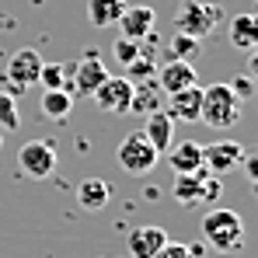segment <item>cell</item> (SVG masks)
Listing matches in <instances>:
<instances>
[{
  "instance_id": "1",
  "label": "cell",
  "mask_w": 258,
  "mask_h": 258,
  "mask_svg": "<svg viewBox=\"0 0 258 258\" xmlns=\"http://www.w3.org/2000/svg\"><path fill=\"white\" fill-rule=\"evenodd\" d=\"M199 230H203V244L220 251V255H230V251L244 248V220L234 210H210L203 216Z\"/></svg>"
},
{
  "instance_id": "2",
  "label": "cell",
  "mask_w": 258,
  "mask_h": 258,
  "mask_svg": "<svg viewBox=\"0 0 258 258\" xmlns=\"http://www.w3.org/2000/svg\"><path fill=\"white\" fill-rule=\"evenodd\" d=\"M241 98L234 94L230 84H210L203 87V112H199V122L213 129H230L241 122Z\"/></svg>"
},
{
  "instance_id": "3",
  "label": "cell",
  "mask_w": 258,
  "mask_h": 258,
  "mask_svg": "<svg viewBox=\"0 0 258 258\" xmlns=\"http://www.w3.org/2000/svg\"><path fill=\"white\" fill-rule=\"evenodd\" d=\"M174 25L185 35L206 39L220 25V4H210V0H181L178 11H174Z\"/></svg>"
},
{
  "instance_id": "4",
  "label": "cell",
  "mask_w": 258,
  "mask_h": 258,
  "mask_svg": "<svg viewBox=\"0 0 258 258\" xmlns=\"http://www.w3.org/2000/svg\"><path fill=\"white\" fill-rule=\"evenodd\" d=\"M119 164H122V171L126 174H147L157 168V161H161V150H154V143L143 136V129H136V133H129L126 140L119 143Z\"/></svg>"
},
{
  "instance_id": "5",
  "label": "cell",
  "mask_w": 258,
  "mask_h": 258,
  "mask_svg": "<svg viewBox=\"0 0 258 258\" xmlns=\"http://www.w3.org/2000/svg\"><path fill=\"white\" fill-rule=\"evenodd\" d=\"M18 168H21L25 178H32V181H45L49 174L56 171V147L49 140H28V143H21Z\"/></svg>"
},
{
  "instance_id": "6",
  "label": "cell",
  "mask_w": 258,
  "mask_h": 258,
  "mask_svg": "<svg viewBox=\"0 0 258 258\" xmlns=\"http://www.w3.org/2000/svg\"><path fill=\"white\" fill-rule=\"evenodd\" d=\"M133 91L136 84L126 81V77H105V84H98V91L91 94L94 98V105L101 108V112H108V115H122L129 112V105H133Z\"/></svg>"
},
{
  "instance_id": "7",
  "label": "cell",
  "mask_w": 258,
  "mask_h": 258,
  "mask_svg": "<svg viewBox=\"0 0 258 258\" xmlns=\"http://www.w3.org/2000/svg\"><path fill=\"white\" fill-rule=\"evenodd\" d=\"M39 70H42V56L39 49H18L11 59H7V81L14 84V91H25V87L39 84Z\"/></svg>"
},
{
  "instance_id": "8",
  "label": "cell",
  "mask_w": 258,
  "mask_h": 258,
  "mask_svg": "<svg viewBox=\"0 0 258 258\" xmlns=\"http://www.w3.org/2000/svg\"><path fill=\"white\" fill-rule=\"evenodd\" d=\"M122 28V39H133V42H143L154 35V25H157V11L147 7V4H126V11L119 14L115 21Z\"/></svg>"
},
{
  "instance_id": "9",
  "label": "cell",
  "mask_w": 258,
  "mask_h": 258,
  "mask_svg": "<svg viewBox=\"0 0 258 258\" xmlns=\"http://www.w3.org/2000/svg\"><path fill=\"white\" fill-rule=\"evenodd\" d=\"M244 161V147L237 140H216L210 147H203V164L210 174H227Z\"/></svg>"
},
{
  "instance_id": "10",
  "label": "cell",
  "mask_w": 258,
  "mask_h": 258,
  "mask_svg": "<svg viewBox=\"0 0 258 258\" xmlns=\"http://www.w3.org/2000/svg\"><path fill=\"white\" fill-rule=\"evenodd\" d=\"M168 230L157 227V223H147V227H133L126 237V251L129 258H154L164 244H168Z\"/></svg>"
},
{
  "instance_id": "11",
  "label": "cell",
  "mask_w": 258,
  "mask_h": 258,
  "mask_svg": "<svg viewBox=\"0 0 258 258\" xmlns=\"http://www.w3.org/2000/svg\"><path fill=\"white\" fill-rule=\"evenodd\" d=\"M105 77H108V67H105V59L98 56V52H84L77 63H74V94H94L98 84H105Z\"/></svg>"
},
{
  "instance_id": "12",
  "label": "cell",
  "mask_w": 258,
  "mask_h": 258,
  "mask_svg": "<svg viewBox=\"0 0 258 258\" xmlns=\"http://www.w3.org/2000/svg\"><path fill=\"white\" fill-rule=\"evenodd\" d=\"M199 84L196 81V67H192V59H168V63H161L157 67V87L164 91V94H174V91H181V87H192Z\"/></svg>"
},
{
  "instance_id": "13",
  "label": "cell",
  "mask_w": 258,
  "mask_h": 258,
  "mask_svg": "<svg viewBox=\"0 0 258 258\" xmlns=\"http://www.w3.org/2000/svg\"><path fill=\"white\" fill-rule=\"evenodd\" d=\"M199 112H203V87H181L168 94V115L174 122H199Z\"/></svg>"
},
{
  "instance_id": "14",
  "label": "cell",
  "mask_w": 258,
  "mask_h": 258,
  "mask_svg": "<svg viewBox=\"0 0 258 258\" xmlns=\"http://www.w3.org/2000/svg\"><path fill=\"white\" fill-rule=\"evenodd\" d=\"M168 164H171L174 174H192V171H199V168H206L203 164V143H196V140L171 143L168 147Z\"/></svg>"
},
{
  "instance_id": "15",
  "label": "cell",
  "mask_w": 258,
  "mask_h": 258,
  "mask_svg": "<svg viewBox=\"0 0 258 258\" xmlns=\"http://www.w3.org/2000/svg\"><path fill=\"white\" fill-rule=\"evenodd\" d=\"M206 174H210L206 168H199V171H192V174H174V199H178L181 210L203 206V178Z\"/></svg>"
},
{
  "instance_id": "16",
  "label": "cell",
  "mask_w": 258,
  "mask_h": 258,
  "mask_svg": "<svg viewBox=\"0 0 258 258\" xmlns=\"http://www.w3.org/2000/svg\"><path fill=\"white\" fill-rule=\"evenodd\" d=\"M108 199H112V185L105 178H84L77 185V203L84 206L87 213H101L108 206Z\"/></svg>"
},
{
  "instance_id": "17",
  "label": "cell",
  "mask_w": 258,
  "mask_h": 258,
  "mask_svg": "<svg viewBox=\"0 0 258 258\" xmlns=\"http://www.w3.org/2000/svg\"><path fill=\"white\" fill-rule=\"evenodd\" d=\"M143 136L154 143V150H168L174 143V119L168 112H150L143 122Z\"/></svg>"
},
{
  "instance_id": "18",
  "label": "cell",
  "mask_w": 258,
  "mask_h": 258,
  "mask_svg": "<svg viewBox=\"0 0 258 258\" xmlns=\"http://www.w3.org/2000/svg\"><path fill=\"white\" fill-rule=\"evenodd\" d=\"M39 112H42L45 119H52V122H63L74 112V94L63 91V87H49V91H42V98H39Z\"/></svg>"
},
{
  "instance_id": "19",
  "label": "cell",
  "mask_w": 258,
  "mask_h": 258,
  "mask_svg": "<svg viewBox=\"0 0 258 258\" xmlns=\"http://www.w3.org/2000/svg\"><path fill=\"white\" fill-rule=\"evenodd\" d=\"M230 45L237 49H255L258 45V14L255 11H244L230 21Z\"/></svg>"
},
{
  "instance_id": "20",
  "label": "cell",
  "mask_w": 258,
  "mask_h": 258,
  "mask_svg": "<svg viewBox=\"0 0 258 258\" xmlns=\"http://www.w3.org/2000/svg\"><path fill=\"white\" fill-rule=\"evenodd\" d=\"M122 11H126V0H87V21L94 28H112Z\"/></svg>"
},
{
  "instance_id": "21",
  "label": "cell",
  "mask_w": 258,
  "mask_h": 258,
  "mask_svg": "<svg viewBox=\"0 0 258 258\" xmlns=\"http://www.w3.org/2000/svg\"><path fill=\"white\" fill-rule=\"evenodd\" d=\"M129 112H136V115H150V112H161V87H154V81H143V84H136Z\"/></svg>"
},
{
  "instance_id": "22",
  "label": "cell",
  "mask_w": 258,
  "mask_h": 258,
  "mask_svg": "<svg viewBox=\"0 0 258 258\" xmlns=\"http://www.w3.org/2000/svg\"><path fill=\"white\" fill-rule=\"evenodd\" d=\"M154 56H150V49H140L136 52V59L133 63H126V81H133V84H143V81H154Z\"/></svg>"
},
{
  "instance_id": "23",
  "label": "cell",
  "mask_w": 258,
  "mask_h": 258,
  "mask_svg": "<svg viewBox=\"0 0 258 258\" xmlns=\"http://www.w3.org/2000/svg\"><path fill=\"white\" fill-rule=\"evenodd\" d=\"M21 126V112L11 91H0V129H18Z\"/></svg>"
},
{
  "instance_id": "24",
  "label": "cell",
  "mask_w": 258,
  "mask_h": 258,
  "mask_svg": "<svg viewBox=\"0 0 258 258\" xmlns=\"http://www.w3.org/2000/svg\"><path fill=\"white\" fill-rule=\"evenodd\" d=\"M39 84H42V91H49V87H67V67L63 63H42Z\"/></svg>"
},
{
  "instance_id": "25",
  "label": "cell",
  "mask_w": 258,
  "mask_h": 258,
  "mask_svg": "<svg viewBox=\"0 0 258 258\" xmlns=\"http://www.w3.org/2000/svg\"><path fill=\"white\" fill-rule=\"evenodd\" d=\"M199 45H203V39H196V35H185V32H178L171 39V52L174 59H192L196 52H199Z\"/></svg>"
},
{
  "instance_id": "26",
  "label": "cell",
  "mask_w": 258,
  "mask_h": 258,
  "mask_svg": "<svg viewBox=\"0 0 258 258\" xmlns=\"http://www.w3.org/2000/svg\"><path fill=\"white\" fill-rule=\"evenodd\" d=\"M112 52H115V59L126 67V63H133V59H136L140 42H133V39H122V35H119V39H115V45H112Z\"/></svg>"
},
{
  "instance_id": "27",
  "label": "cell",
  "mask_w": 258,
  "mask_h": 258,
  "mask_svg": "<svg viewBox=\"0 0 258 258\" xmlns=\"http://www.w3.org/2000/svg\"><path fill=\"white\" fill-rule=\"evenodd\" d=\"M220 192H223V181L213 178V174H206V178H203V203H216Z\"/></svg>"
},
{
  "instance_id": "28",
  "label": "cell",
  "mask_w": 258,
  "mask_h": 258,
  "mask_svg": "<svg viewBox=\"0 0 258 258\" xmlns=\"http://www.w3.org/2000/svg\"><path fill=\"white\" fill-rule=\"evenodd\" d=\"M230 87H234V94H237L241 101H244V98H255V81H251L248 74H244V77H234Z\"/></svg>"
},
{
  "instance_id": "29",
  "label": "cell",
  "mask_w": 258,
  "mask_h": 258,
  "mask_svg": "<svg viewBox=\"0 0 258 258\" xmlns=\"http://www.w3.org/2000/svg\"><path fill=\"white\" fill-rule=\"evenodd\" d=\"M154 258H192V255H188V244H178V241H168V244H164V248H161V251H157Z\"/></svg>"
},
{
  "instance_id": "30",
  "label": "cell",
  "mask_w": 258,
  "mask_h": 258,
  "mask_svg": "<svg viewBox=\"0 0 258 258\" xmlns=\"http://www.w3.org/2000/svg\"><path fill=\"white\" fill-rule=\"evenodd\" d=\"M241 168H244V174H248L251 181H258V150H255V154H248V150H244V161H241Z\"/></svg>"
},
{
  "instance_id": "31",
  "label": "cell",
  "mask_w": 258,
  "mask_h": 258,
  "mask_svg": "<svg viewBox=\"0 0 258 258\" xmlns=\"http://www.w3.org/2000/svg\"><path fill=\"white\" fill-rule=\"evenodd\" d=\"M248 77L258 81V45H255V49H248Z\"/></svg>"
},
{
  "instance_id": "32",
  "label": "cell",
  "mask_w": 258,
  "mask_h": 258,
  "mask_svg": "<svg viewBox=\"0 0 258 258\" xmlns=\"http://www.w3.org/2000/svg\"><path fill=\"white\" fill-rule=\"evenodd\" d=\"M188 255H192V258H203V255H206V244H188Z\"/></svg>"
},
{
  "instance_id": "33",
  "label": "cell",
  "mask_w": 258,
  "mask_h": 258,
  "mask_svg": "<svg viewBox=\"0 0 258 258\" xmlns=\"http://www.w3.org/2000/svg\"><path fill=\"white\" fill-rule=\"evenodd\" d=\"M0 147H4V129H0Z\"/></svg>"
},
{
  "instance_id": "34",
  "label": "cell",
  "mask_w": 258,
  "mask_h": 258,
  "mask_svg": "<svg viewBox=\"0 0 258 258\" xmlns=\"http://www.w3.org/2000/svg\"><path fill=\"white\" fill-rule=\"evenodd\" d=\"M255 14H258V0H255Z\"/></svg>"
}]
</instances>
